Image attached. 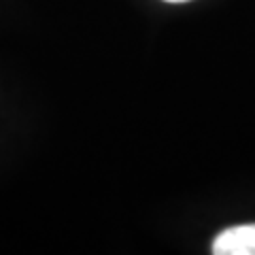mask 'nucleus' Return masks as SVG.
Listing matches in <instances>:
<instances>
[{"label":"nucleus","instance_id":"nucleus-1","mask_svg":"<svg viewBox=\"0 0 255 255\" xmlns=\"http://www.w3.org/2000/svg\"><path fill=\"white\" fill-rule=\"evenodd\" d=\"M211 251L215 255H255V223L223 230Z\"/></svg>","mask_w":255,"mask_h":255},{"label":"nucleus","instance_id":"nucleus-2","mask_svg":"<svg viewBox=\"0 0 255 255\" xmlns=\"http://www.w3.org/2000/svg\"><path fill=\"white\" fill-rule=\"evenodd\" d=\"M166 2H187V0H166Z\"/></svg>","mask_w":255,"mask_h":255}]
</instances>
